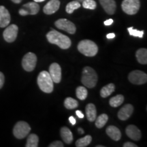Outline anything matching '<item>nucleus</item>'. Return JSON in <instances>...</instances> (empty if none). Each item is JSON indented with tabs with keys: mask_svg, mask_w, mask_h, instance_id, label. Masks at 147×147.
I'll return each instance as SVG.
<instances>
[{
	"mask_svg": "<svg viewBox=\"0 0 147 147\" xmlns=\"http://www.w3.org/2000/svg\"><path fill=\"white\" fill-rule=\"evenodd\" d=\"M124 102V97L122 95H117L116 96L112 97L110 100V105L112 107H118L121 106Z\"/></svg>",
	"mask_w": 147,
	"mask_h": 147,
	"instance_id": "b1692460",
	"label": "nucleus"
},
{
	"mask_svg": "<svg viewBox=\"0 0 147 147\" xmlns=\"http://www.w3.org/2000/svg\"><path fill=\"white\" fill-rule=\"evenodd\" d=\"M113 23V20L112 18H110V19L107 20V21H104V25H110Z\"/></svg>",
	"mask_w": 147,
	"mask_h": 147,
	"instance_id": "c9c22d12",
	"label": "nucleus"
},
{
	"mask_svg": "<svg viewBox=\"0 0 147 147\" xmlns=\"http://www.w3.org/2000/svg\"><path fill=\"white\" fill-rule=\"evenodd\" d=\"M4 80H5L4 75L3 74L2 72L0 71V89L3 87V84H4Z\"/></svg>",
	"mask_w": 147,
	"mask_h": 147,
	"instance_id": "473e14b6",
	"label": "nucleus"
},
{
	"mask_svg": "<svg viewBox=\"0 0 147 147\" xmlns=\"http://www.w3.org/2000/svg\"><path fill=\"white\" fill-rule=\"evenodd\" d=\"M38 84L42 91L51 93L53 91V81L50 74L47 71H42L38 76Z\"/></svg>",
	"mask_w": 147,
	"mask_h": 147,
	"instance_id": "f03ea898",
	"label": "nucleus"
},
{
	"mask_svg": "<svg viewBox=\"0 0 147 147\" xmlns=\"http://www.w3.org/2000/svg\"><path fill=\"white\" fill-rule=\"evenodd\" d=\"M47 38L50 43L57 45L62 49H67L71 45V40L65 35L52 29L47 34Z\"/></svg>",
	"mask_w": 147,
	"mask_h": 147,
	"instance_id": "f257e3e1",
	"label": "nucleus"
},
{
	"mask_svg": "<svg viewBox=\"0 0 147 147\" xmlns=\"http://www.w3.org/2000/svg\"><path fill=\"white\" fill-rule=\"evenodd\" d=\"M39 138L36 134H30L27 140L26 147H37L38 146Z\"/></svg>",
	"mask_w": 147,
	"mask_h": 147,
	"instance_id": "5701e85b",
	"label": "nucleus"
},
{
	"mask_svg": "<svg viewBox=\"0 0 147 147\" xmlns=\"http://www.w3.org/2000/svg\"><path fill=\"white\" fill-rule=\"evenodd\" d=\"M55 25L58 29L67 32L70 34H74L76 32V28L74 24L66 18H61L57 20L55 23Z\"/></svg>",
	"mask_w": 147,
	"mask_h": 147,
	"instance_id": "1a4fd4ad",
	"label": "nucleus"
},
{
	"mask_svg": "<svg viewBox=\"0 0 147 147\" xmlns=\"http://www.w3.org/2000/svg\"><path fill=\"white\" fill-rule=\"evenodd\" d=\"M127 30L129 34L132 36L138 37V38H142L144 36V31H139L138 29H134L132 27H129V28H127Z\"/></svg>",
	"mask_w": 147,
	"mask_h": 147,
	"instance_id": "7c9ffc66",
	"label": "nucleus"
},
{
	"mask_svg": "<svg viewBox=\"0 0 147 147\" xmlns=\"http://www.w3.org/2000/svg\"><path fill=\"white\" fill-rule=\"evenodd\" d=\"M31 127L25 121H19L15 125L13 129L14 136L18 139H23L29 134Z\"/></svg>",
	"mask_w": 147,
	"mask_h": 147,
	"instance_id": "423d86ee",
	"label": "nucleus"
},
{
	"mask_svg": "<svg viewBox=\"0 0 147 147\" xmlns=\"http://www.w3.org/2000/svg\"><path fill=\"white\" fill-rule=\"evenodd\" d=\"M39 10L40 5L37 2H29L23 5L18 12L21 16L35 15L38 13Z\"/></svg>",
	"mask_w": 147,
	"mask_h": 147,
	"instance_id": "9d476101",
	"label": "nucleus"
},
{
	"mask_svg": "<svg viewBox=\"0 0 147 147\" xmlns=\"http://www.w3.org/2000/svg\"><path fill=\"white\" fill-rule=\"evenodd\" d=\"M128 79L134 84H143L147 82V75L142 71L134 70L129 74Z\"/></svg>",
	"mask_w": 147,
	"mask_h": 147,
	"instance_id": "6e6552de",
	"label": "nucleus"
},
{
	"mask_svg": "<svg viewBox=\"0 0 147 147\" xmlns=\"http://www.w3.org/2000/svg\"><path fill=\"white\" fill-rule=\"evenodd\" d=\"M134 112V107L131 104H125L121 108L118 113V117L121 121H125L131 117Z\"/></svg>",
	"mask_w": 147,
	"mask_h": 147,
	"instance_id": "ddd939ff",
	"label": "nucleus"
},
{
	"mask_svg": "<svg viewBox=\"0 0 147 147\" xmlns=\"http://www.w3.org/2000/svg\"><path fill=\"white\" fill-rule=\"evenodd\" d=\"M105 12L108 14H114L116 11L117 5L115 0H99Z\"/></svg>",
	"mask_w": 147,
	"mask_h": 147,
	"instance_id": "f3484780",
	"label": "nucleus"
},
{
	"mask_svg": "<svg viewBox=\"0 0 147 147\" xmlns=\"http://www.w3.org/2000/svg\"><path fill=\"white\" fill-rule=\"evenodd\" d=\"M64 106L67 109L72 110L78 107V103L76 100L71 97H67L64 101Z\"/></svg>",
	"mask_w": 147,
	"mask_h": 147,
	"instance_id": "bb28decb",
	"label": "nucleus"
},
{
	"mask_svg": "<svg viewBox=\"0 0 147 147\" xmlns=\"http://www.w3.org/2000/svg\"><path fill=\"white\" fill-rule=\"evenodd\" d=\"M95 121V126L97 128H102L107 123L108 120V117L106 114H102L99 116Z\"/></svg>",
	"mask_w": 147,
	"mask_h": 147,
	"instance_id": "a878e982",
	"label": "nucleus"
},
{
	"mask_svg": "<svg viewBox=\"0 0 147 147\" xmlns=\"http://www.w3.org/2000/svg\"><path fill=\"white\" fill-rule=\"evenodd\" d=\"M10 14L8 10L3 5L0 6V27H7L10 22Z\"/></svg>",
	"mask_w": 147,
	"mask_h": 147,
	"instance_id": "4468645a",
	"label": "nucleus"
},
{
	"mask_svg": "<svg viewBox=\"0 0 147 147\" xmlns=\"http://www.w3.org/2000/svg\"><path fill=\"white\" fill-rule=\"evenodd\" d=\"M82 3L83 8L86 9L95 10V9L96 8L97 3L94 0H84Z\"/></svg>",
	"mask_w": 147,
	"mask_h": 147,
	"instance_id": "c756f323",
	"label": "nucleus"
},
{
	"mask_svg": "<svg viewBox=\"0 0 147 147\" xmlns=\"http://www.w3.org/2000/svg\"><path fill=\"white\" fill-rule=\"evenodd\" d=\"M49 74L53 82L59 83L61 80V68L58 63H53L51 64L49 67Z\"/></svg>",
	"mask_w": 147,
	"mask_h": 147,
	"instance_id": "f8f14e48",
	"label": "nucleus"
},
{
	"mask_svg": "<svg viewBox=\"0 0 147 147\" xmlns=\"http://www.w3.org/2000/svg\"><path fill=\"white\" fill-rule=\"evenodd\" d=\"M69 122L71 123V124L73 125H74L76 124V119L74 118V117H69Z\"/></svg>",
	"mask_w": 147,
	"mask_h": 147,
	"instance_id": "e433bc0d",
	"label": "nucleus"
},
{
	"mask_svg": "<svg viewBox=\"0 0 147 147\" xmlns=\"http://www.w3.org/2000/svg\"><path fill=\"white\" fill-rule=\"evenodd\" d=\"M136 56L137 61L140 63H147V50L146 49H140L138 50Z\"/></svg>",
	"mask_w": 147,
	"mask_h": 147,
	"instance_id": "412c9836",
	"label": "nucleus"
},
{
	"mask_svg": "<svg viewBox=\"0 0 147 147\" xmlns=\"http://www.w3.org/2000/svg\"><path fill=\"white\" fill-rule=\"evenodd\" d=\"M76 115L78 116V117H79V118H80V119L84 118V115L82 114L81 111H80V110H76Z\"/></svg>",
	"mask_w": 147,
	"mask_h": 147,
	"instance_id": "f704fd0d",
	"label": "nucleus"
},
{
	"mask_svg": "<svg viewBox=\"0 0 147 147\" xmlns=\"http://www.w3.org/2000/svg\"><path fill=\"white\" fill-rule=\"evenodd\" d=\"M49 146L50 147H63V143H62L61 142H60V141H55V142L51 143V144L49 145Z\"/></svg>",
	"mask_w": 147,
	"mask_h": 147,
	"instance_id": "2f4dec72",
	"label": "nucleus"
},
{
	"mask_svg": "<svg viewBox=\"0 0 147 147\" xmlns=\"http://www.w3.org/2000/svg\"><path fill=\"white\" fill-rule=\"evenodd\" d=\"M92 137L91 136L87 135L83 138L78 139L76 142V146L77 147H85L87 146L91 142Z\"/></svg>",
	"mask_w": 147,
	"mask_h": 147,
	"instance_id": "393cba45",
	"label": "nucleus"
},
{
	"mask_svg": "<svg viewBox=\"0 0 147 147\" xmlns=\"http://www.w3.org/2000/svg\"><path fill=\"white\" fill-rule=\"evenodd\" d=\"M60 7V1L59 0H51L44 7L43 11L47 14H52L56 12Z\"/></svg>",
	"mask_w": 147,
	"mask_h": 147,
	"instance_id": "dca6fc26",
	"label": "nucleus"
},
{
	"mask_svg": "<svg viewBox=\"0 0 147 147\" xmlns=\"http://www.w3.org/2000/svg\"><path fill=\"white\" fill-rule=\"evenodd\" d=\"M78 50L87 57H93L98 52V47L95 42L89 40H84L79 42Z\"/></svg>",
	"mask_w": 147,
	"mask_h": 147,
	"instance_id": "20e7f679",
	"label": "nucleus"
},
{
	"mask_svg": "<svg viewBox=\"0 0 147 147\" xmlns=\"http://www.w3.org/2000/svg\"><path fill=\"white\" fill-rule=\"evenodd\" d=\"M11 1H12V2L15 3H19L21 2L22 0H11Z\"/></svg>",
	"mask_w": 147,
	"mask_h": 147,
	"instance_id": "58836bf2",
	"label": "nucleus"
},
{
	"mask_svg": "<svg viewBox=\"0 0 147 147\" xmlns=\"http://www.w3.org/2000/svg\"><path fill=\"white\" fill-rule=\"evenodd\" d=\"M36 55L33 53H28L24 56L22 61V65L25 71H32L36 67Z\"/></svg>",
	"mask_w": 147,
	"mask_h": 147,
	"instance_id": "0eeeda50",
	"label": "nucleus"
},
{
	"mask_svg": "<svg viewBox=\"0 0 147 147\" xmlns=\"http://www.w3.org/2000/svg\"><path fill=\"white\" fill-rule=\"evenodd\" d=\"M126 134L131 140L138 141L141 138V131L136 126L129 125L126 128Z\"/></svg>",
	"mask_w": 147,
	"mask_h": 147,
	"instance_id": "2eb2a0df",
	"label": "nucleus"
},
{
	"mask_svg": "<svg viewBox=\"0 0 147 147\" xmlns=\"http://www.w3.org/2000/svg\"><path fill=\"white\" fill-rule=\"evenodd\" d=\"M81 78L82 83L88 88H93L97 82V75L91 67H84L82 70Z\"/></svg>",
	"mask_w": 147,
	"mask_h": 147,
	"instance_id": "7ed1b4c3",
	"label": "nucleus"
},
{
	"mask_svg": "<svg viewBox=\"0 0 147 147\" xmlns=\"http://www.w3.org/2000/svg\"><path fill=\"white\" fill-rule=\"evenodd\" d=\"M140 7V0H123L121 8L125 13L129 15H134L138 12Z\"/></svg>",
	"mask_w": 147,
	"mask_h": 147,
	"instance_id": "39448f33",
	"label": "nucleus"
},
{
	"mask_svg": "<svg viewBox=\"0 0 147 147\" xmlns=\"http://www.w3.org/2000/svg\"><path fill=\"white\" fill-rule=\"evenodd\" d=\"M115 90V86L113 83L107 84L101 89L100 95L102 97H107L112 94Z\"/></svg>",
	"mask_w": 147,
	"mask_h": 147,
	"instance_id": "4be33fe9",
	"label": "nucleus"
},
{
	"mask_svg": "<svg viewBox=\"0 0 147 147\" xmlns=\"http://www.w3.org/2000/svg\"><path fill=\"white\" fill-rule=\"evenodd\" d=\"M115 37V34H113V33H111V34H107V36H106V38H108V39H113Z\"/></svg>",
	"mask_w": 147,
	"mask_h": 147,
	"instance_id": "4c0bfd02",
	"label": "nucleus"
},
{
	"mask_svg": "<svg viewBox=\"0 0 147 147\" xmlns=\"http://www.w3.org/2000/svg\"><path fill=\"white\" fill-rule=\"evenodd\" d=\"M78 132H79V133H80V134H84V131H83V129H82V128H78Z\"/></svg>",
	"mask_w": 147,
	"mask_h": 147,
	"instance_id": "ea45409f",
	"label": "nucleus"
},
{
	"mask_svg": "<svg viewBox=\"0 0 147 147\" xmlns=\"http://www.w3.org/2000/svg\"><path fill=\"white\" fill-rule=\"evenodd\" d=\"M86 115L88 121L90 122H93L95 121V119L97 117V112L96 108L93 104H87L85 108Z\"/></svg>",
	"mask_w": 147,
	"mask_h": 147,
	"instance_id": "6ab92c4d",
	"label": "nucleus"
},
{
	"mask_svg": "<svg viewBox=\"0 0 147 147\" xmlns=\"http://www.w3.org/2000/svg\"><path fill=\"white\" fill-rule=\"evenodd\" d=\"M97 147H104V146H101V145H98V146H97Z\"/></svg>",
	"mask_w": 147,
	"mask_h": 147,
	"instance_id": "37998d69",
	"label": "nucleus"
},
{
	"mask_svg": "<svg viewBox=\"0 0 147 147\" xmlns=\"http://www.w3.org/2000/svg\"><path fill=\"white\" fill-rule=\"evenodd\" d=\"M76 97H78L79 100H84L87 97L88 91L85 87L80 86V87H78L76 89Z\"/></svg>",
	"mask_w": 147,
	"mask_h": 147,
	"instance_id": "cd10ccee",
	"label": "nucleus"
},
{
	"mask_svg": "<svg viewBox=\"0 0 147 147\" xmlns=\"http://www.w3.org/2000/svg\"><path fill=\"white\" fill-rule=\"evenodd\" d=\"M80 3L78 1H72L71 2L67 3V5H66V12L68 14H71L75 10L80 8Z\"/></svg>",
	"mask_w": 147,
	"mask_h": 147,
	"instance_id": "c85d7f7f",
	"label": "nucleus"
},
{
	"mask_svg": "<svg viewBox=\"0 0 147 147\" xmlns=\"http://www.w3.org/2000/svg\"><path fill=\"white\" fill-rule=\"evenodd\" d=\"M35 2H42V1H45V0H34Z\"/></svg>",
	"mask_w": 147,
	"mask_h": 147,
	"instance_id": "a19ab883",
	"label": "nucleus"
},
{
	"mask_svg": "<svg viewBox=\"0 0 147 147\" xmlns=\"http://www.w3.org/2000/svg\"><path fill=\"white\" fill-rule=\"evenodd\" d=\"M76 1H79V2H82V1H84V0H76Z\"/></svg>",
	"mask_w": 147,
	"mask_h": 147,
	"instance_id": "79ce46f5",
	"label": "nucleus"
},
{
	"mask_svg": "<svg viewBox=\"0 0 147 147\" xmlns=\"http://www.w3.org/2000/svg\"><path fill=\"white\" fill-rule=\"evenodd\" d=\"M18 27L17 25L12 24L8 26L3 32V38L6 42H13L17 37Z\"/></svg>",
	"mask_w": 147,
	"mask_h": 147,
	"instance_id": "9b49d317",
	"label": "nucleus"
},
{
	"mask_svg": "<svg viewBox=\"0 0 147 147\" xmlns=\"http://www.w3.org/2000/svg\"><path fill=\"white\" fill-rule=\"evenodd\" d=\"M106 134L110 138L113 139V140L119 141L121 138V131L117 128V127L113 125H110L106 128Z\"/></svg>",
	"mask_w": 147,
	"mask_h": 147,
	"instance_id": "a211bd4d",
	"label": "nucleus"
},
{
	"mask_svg": "<svg viewBox=\"0 0 147 147\" xmlns=\"http://www.w3.org/2000/svg\"><path fill=\"white\" fill-rule=\"evenodd\" d=\"M61 136L63 141L67 144H70L73 141L72 133L68 128L63 127L61 129Z\"/></svg>",
	"mask_w": 147,
	"mask_h": 147,
	"instance_id": "aec40b11",
	"label": "nucleus"
},
{
	"mask_svg": "<svg viewBox=\"0 0 147 147\" xmlns=\"http://www.w3.org/2000/svg\"><path fill=\"white\" fill-rule=\"evenodd\" d=\"M123 146L124 147H137L138 146L136 144H134V143L128 142L125 143V144H123Z\"/></svg>",
	"mask_w": 147,
	"mask_h": 147,
	"instance_id": "72a5a7b5",
	"label": "nucleus"
}]
</instances>
